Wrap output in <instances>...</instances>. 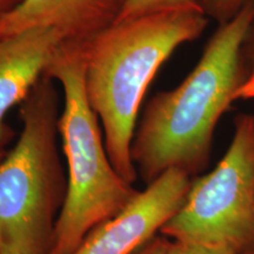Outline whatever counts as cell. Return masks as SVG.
<instances>
[{"instance_id": "obj_1", "label": "cell", "mask_w": 254, "mask_h": 254, "mask_svg": "<svg viewBox=\"0 0 254 254\" xmlns=\"http://www.w3.org/2000/svg\"><path fill=\"white\" fill-rule=\"evenodd\" d=\"M253 17L254 0H249L236 17L219 24L190 74L146 105L131 146L146 184L168 170L190 177L208 165L215 127L250 78L241 46Z\"/></svg>"}, {"instance_id": "obj_2", "label": "cell", "mask_w": 254, "mask_h": 254, "mask_svg": "<svg viewBox=\"0 0 254 254\" xmlns=\"http://www.w3.org/2000/svg\"><path fill=\"white\" fill-rule=\"evenodd\" d=\"M208 21L198 8L166 9L116 21L84 45L88 103L111 163L126 182L138 177L131 146L146 91L174 51L198 39Z\"/></svg>"}, {"instance_id": "obj_3", "label": "cell", "mask_w": 254, "mask_h": 254, "mask_svg": "<svg viewBox=\"0 0 254 254\" xmlns=\"http://www.w3.org/2000/svg\"><path fill=\"white\" fill-rule=\"evenodd\" d=\"M45 75L60 82L58 128L67 161V186L50 254H72L90 232L116 217L139 190L111 163L97 114L85 88L84 45L62 44Z\"/></svg>"}, {"instance_id": "obj_4", "label": "cell", "mask_w": 254, "mask_h": 254, "mask_svg": "<svg viewBox=\"0 0 254 254\" xmlns=\"http://www.w3.org/2000/svg\"><path fill=\"white\" fill-rule=\"evenodd\" d=\"M44 74L21 103L23 128L0 161V244L20 254H50L67 184L57 135L59 95Z\"/></svg>"}, {"instance_id": "obj_5", "label": "cell", "mask_w": 254, "mask_h": 254, "mask_svg": "<svg viewBox=\"0 0 254 254\" xmlns=\"http://www.w3.org/2000/svg\"><path fill=\"white\" fill-rule=\"evenodd\" d=\"M160 234L234 254L254 252V114H237L227 152L213 171L192 182Z\"/></svg>"}, {"instance_id": "obj_6", "label": "cell", "mask_w": 254, "mask_h": 254, "mask_svg": "<svg viewBox=\"0 0 254 254\" xmlns=\"http://www.w3.org/2000/svg\"><path fill=\"white\" fill-rule=\"evenodd\" d=\"M192 180L179 170H168L116 217L94 227L72 254H134L153 239L182 208Z\"/></svg>"}, {"instance_id": "obj_7", "label": "cell", "mask_w": 254, "mask_h": 254, "mask_svg": "<svg viewBox=\"0 0 254 254\" xmlns=\"http://www.w3.org/2000/svg\"><path fill=\"white\" fill-rule=\"evenodd\" d=\"M126 0H21L0 15V37L55 28L63 44L85 45L118 20Z\"/></svg>"}, {"instance_id": "obj_8", "label": "cell", "mask_w": 254, "mask_h": 254, "mask_svg": "<svg viewBox=\"0 0 254 254\" xmlns=\"http://www.w3.org/2000/svg\"><path fill=\"white\" fill-rule=\"evenodd\" d=\"M63 44L55 28H31L0 37V150L14 133L5 122L14 105L23 103Z\"/></svg>"}, {"instance_id": "obj_9", "label": "cell", "mask_w": 254, "mask_h": 254, "mask_svg": "<svg viewBox=\"0 0 254 254\" xmlns=\"http://www.w3.org/2000/svg\"><path fill=\"white\" fill-rule=\"evenodd\" d=\"M178 8L200 9L195 0H126L122 15L118 20L141 17V15L166 11V9Z\"/></svg>"}, {"instance_id": "obj_10", "label": "cell", "mask_w": 254, "mask_h": 254, "mask_svg": "<svg viewBox=\"0 0 254 254\" xmlns=\"http://www.w3.org/2000/svg\"><path fill=\"white\" fill-rule=\"evenodd\" d=\"M196 5L208 19L218 24L227 23L239 13L249 0H195Z\"/></svg>"}, {"instance_id": "obj_11", "label": "cell", "mask_w": 254, "mask_h": 254, "mask_svg": "<svg viewBox=\"0 0 254 254\" xmlns=\"http://www.w3.org/2000/svg\"><path fill=\"white\" fill-rule=\"evenodd\" d=\"M166 254H234V253L226 250L217 249V247L170 240V243H168V246H167Z\"/></svg>"}, {"instance_id": "obj_12", "label": "cell", "mask_w": 254, "mask_h": 254, "mask_svg": "<svg viewBox=\"0 0 254 254\" xmlns=\"http://www.w3.org/2000/svg\"><path fill=\"white\" fill-rule=\"evenodd\" d=\"M241 53H243V60L249 74L254 73V17L251 20L249 30L244 38L243 46H241Z\"/></svg>"}, {"instance_id": "obj_13", "label": "cell", "mask_w": 254, "mask_h": 254, "mask_svg": "<svg viewBox=\"0 0 254 254\" xmlns=\"http://www.w3.org/2000/svg\"><path fill=\"white\" fill-rule=\"evenodd\" d=\"M170 239L164 236H155L134 254H166Z\"/></svg>"}, {"instance_id": "obj_14", "label": "cell", "mask_w": 254, "mask_h": 254, "mask_svg": "<svg viewBox=\"0 0 254 254\" xmlns=\"http://www.w3.org/2000/svg\"><path fill=\"white\" fill-rule=\"evenodd\" d=\"M250 98H254V73L250 75L237 94V99H250Z\"/></svg>"}, {"instance_id": "obj_15", "label": "cell", "mask_w": 254, "mask_h": 254, "mask_svg": "<svg viewBox=\"0 0 254 254\" xmlns=\"http://www.w3.org/2000/svg\"><path fill=\"white\" fill-rule=\"evenodd\" d=\"M20 1L21 0H0V15L11 11L12 8L20 4Z\"/></svg>"}, {"instance_id": "obj_16", "label": "cell", "mask_w": 254, "mask_h": 254, "mask_svg": "<svg viewBox=\"0 0 254 254\" xmlns=\"http://www.w3.org/2000/svg\"><path fill=\"white\" fill-rule=\"evenodd\" d=\"M0 254H20V253L17 252V251L13 249H11V247L1 245V244H0Z\"/></svg>"}, {"instance_id": "obj_17", "label": "cell", "mask_w": 254, "mask_h": 254, "mask_svg": "<svg viewBox=\"0 0 254 254\" xmlns=\"http://www.w3.org/2000/svg\"><path fill=\"white\" fill-rule=\"evenodd\" d=\"M5 155H6V154H4V152H2V150H0V161H1L2 159L5 158Z\"/></svg>"}, {"instance_id": "obj_18", "label": "cell", "mask_w": 254, "mask_h": 254, "mask_svg": "<svg viewBox=\"0 0 254 254\" xmlns=\"http://www.w3.org/2000/svg\"><path fill=\"white\" fill-rule=\"evenodd\" d=\"M247 254H254V252H251V253H247Z\"/></svg>"}]
</instances>
